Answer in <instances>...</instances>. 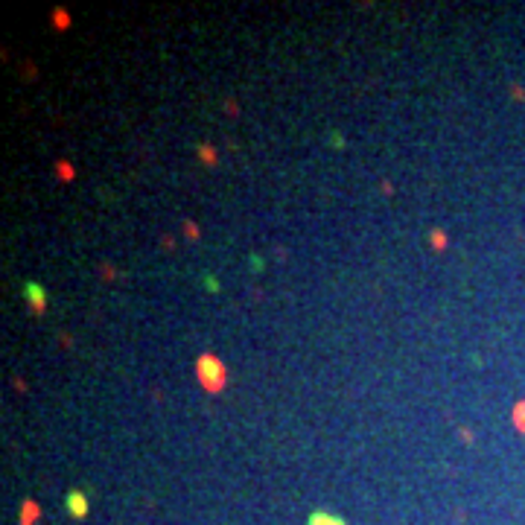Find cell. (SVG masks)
Segmentation results:
<instances>
[{
  "instance_id": "cell-1",
  "label": "cell",
  "mask_w": 525,
  "mask_h": 525,
  "mask_svg": "<svg viewBox=\"0 0 525 525\" xmlns=\"http://www.w3.org/2000/svg\"><path fill=\"white\" fill-rule=\"evenodd\" d=\"M196 376L207 394H219L225 388V382H228V371H225L222 359L213 356V353H201L196 359Z\"/></svg>"
},
{
  "instance_id": "cell-2",
  "label": "cell",
  "mask_w": 525,
  "mask_h": 525,
  "mask_svg": "<svg viewBox=\"0 0 525 525\" xmlns=\"http://www.w3.org/2000/svg\"><path fill=\"white\" fill-rule=\"evenodd\" d=\"M23 298H26V303H29L32 315H44V309H47V289L41 286V283L26 280V283H23Z\"/></svg>"
},
{
  "instance_id": "cell-3",
  "label": "cell",
  "mask_w": 525,
  "mask_h": 525,
  "mask_svg": "<svg viewBox=\"0 0 525 525\" xmlns=\"http://www.w3.org/2000/svg\"><path fill=\"white\" fill-rule=\"evenodd\" d=\"M64 505H67V513L73 516V519H85V516H88V496H85L82 490H70Z\"/></svg>"
},
{
  "instance_id": "cell-4",
  "label": "cell",
  "mask_w": 525,
  "mask_h": 525,
  "mask_svg": "<svg viewBox=\"0 0 525 525\" xmlns=\"http://www.w3.org/2000/svg\"><path fill=\"white\" fill-rule=\"evenodd\" d=\"M306 525H347L341 516H333V513H327V511H315V513H309V522Z\"/></svg>"
},
{
  "instance_id": "cell-5",
  "label": "cell",
  "mask_w": 525,
  "mask_h": 525,
  "mask_svg": "<svg viewBox=\"0 0 525 525\" xmlns=\"http://www.w3.org/2000/svg\"><path fill=\"white\" fill-rule=\"evenodd\" d=\"M38 513H41V508H38L32 499H26L23 508H21V525H32L35 519H38Z\"/></svg>"
},
{
  "instance_id": "cell-6",
  "label": "cell",
  "mask_w": 525,
  "mask_h": 525,
  "mask_svg": "<svg viewBox=\"0 0 525 525\" xmlns=\"http://www.w3.org/2000/svg\"><path fill=\"white\" fill-rule=\"evenodd\" d=\"M429 242H432V248L443 251V248H446V233H443L441 228H432V231H429Z\"/></svg>"
},
{
  "instance_id": "cell-7",
  "label": "cell",
  "mask_w": 525,
  "mask_h": 525,
  "mask_svg": "<svg viewBox=\"0 0 525 525\" xmlns=\"http://www.w3.org/2000/svg\"><path fill=\"white\" fill-rule=\"evenodd\" d=\"M56 175L61 181H73V166L67 161H56Z\"/></svg>"
},
{
  "instance_id": "cell-8",
  "label": "cell",
  "mask_w": 525,
  "mask_h": 525,
  "mask_svg": "<svg viewBox=\"0 0 525 525\" xmlns=\"http://www.w3.org/2000/svg\"><path fill=\"white\" fill-rule=\"evenodd\" d=\"M53 23H56L58 29H67V26H70V15H67V9H56V12H53Z\"/></svg>"
},
{
  "instance_id": "cell-9",
  "label": "cell",
  "mask_w": 525,
  "mask_h": 525,
  "mask_svg": "<svg viewBox=\"0 0 525 525\" xmlns=\"http://www.w3.org/2000/svg\"><path fill=\"white\" fill-rule=\"evenodd\" d=\"M198 158H201L204 163H216V149L207 146V143H201V146H198Z\"/></svg>"
},
{
  "instance_id": "cell-10",
  "label": "cell",
  "mask_w": 525,
  "mask_h": 525,
  "mask_svg": "<svg viewBox=\"0 0 525 525\" xmlns=\"http://www.w3.org/2000/svg\"><path fill=\"white\" fill-rule=\"evenodd\" d=\"M513 420H516L519 432H525V403H519V406H516V411H513Z\"/></svg>"
},
{
  "instance_id": "cell-11",
  "label": "cell",
  "mask_w": 525,
  "mask_h": 525,
  "mask_svg": "<svg viewBox=\"0 0 525 525\" xmlns=\"http://www.w3.org/2000/svg\"><path fill=\"white\" fill-rule=\"evenodd\" d=\"M248 266H251V271H263V268H266V260H263L260 254H251L248 257Z\"/></svg>"
},
{
  "instance_id": "cell-12",
  "label": "cell",
  "mask_w": 525,
  "mask_h": 525,
  "mask_svg": "<svg viewBox=\"0 0 525 525\" xmlns=\"http://www.w3.org/2000/svg\"><path fill=\"white\" fill-rule=\"evenodd\" d=\"M201 283H204V289H207V292H219V280L213 277V274H207Z\"/></svg>"
},
{
  "instance_id": "cell-13",
  "label": "cell",
  "mask_w": 525,
  "mask_h": 525,
  "mask_svg": "<svg viewBox=\"0 0 525 525\" xmlns=\"http://www.w3.org/2000/svg\"><path fill=\"white\" fill-rule=\"evenodd\" d=\"M184 233L190 236V239H198V228L193 225V222H184Z\"/></svg>"
},
{
  "instance_id": "cell-14",
  "label": "cell",
  "mask_w": 525,
  "mask_h": 525,
  "mask_svg": "<svg viewBox=\"0 0 525 525\" xmlns=\"http://www.w3.org/2000/svg\"><path fill=\"white\" fill-rule=\"evenodd\" d=\"M330 143H333V146H344V137H341V134H330Z\"/></svg>"
}]
</instances>
